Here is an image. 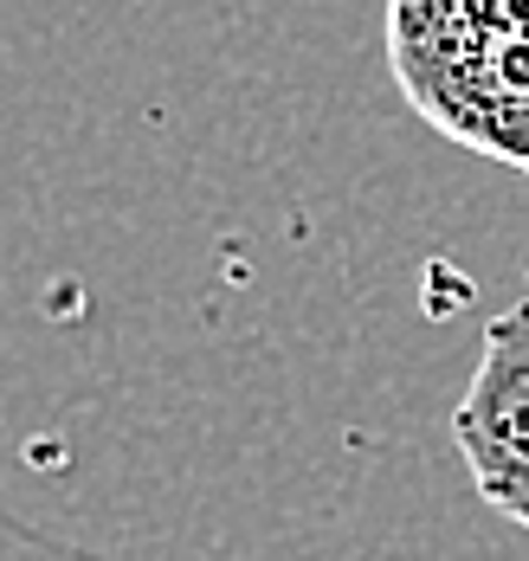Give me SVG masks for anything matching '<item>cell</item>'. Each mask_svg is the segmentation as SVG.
Here are the masks:
<instances>
[{
    "mask_svg": "<svg viewBox=\"0 0 529 561\" xmlns=\"http://www.w3.org/2000/svg\"><path fill=\"white\" fill-rule=\"evenodd\" d=\"M452 446L471 471V491L497 516L529 529V310H504L452 407Z\"/></svg>",
    "mask_w": 529,
    "mask_h": 561,
    "instance_id": "7a4b0ae2",
    "label": "cell"
},
{
    "mask_svg": "<svg viewBox=\"0 0 529 561\" xmlns=\"http://www.w3.org/2000/svg\"><path fill=\"white\" fill-rule=\"evenodd\" d=\"M524 310H529V290H524Z\"/></svg>",
    "mask_w": 529,
    "mask_h": 561,
    "instance_id": "3957f363",
    "label": "cell"
},
{
    "mask_svg": "<svg viewBox=\"0 0 529 561\" xmlns=\"http://www.w3.org/2000/svg\"><path fill=\"white\" fill-rule=\"evenodd\" d=\"M388 65L413 116L529 181V0H388Z\"/></svg>",
    "mask_w": 529,
    "mask_h": 561,
    "instance_id": "6da1fadb",
    "label": "cell"
}]
</instances>
